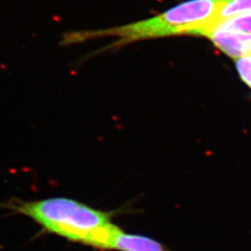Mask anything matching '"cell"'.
Returning a JSON list of instances; mask_svg holds the SVG:
<instances>
[{"mask_svg":"<svg viewBox=\"0 0 251 251\" xmlns=\"http://www.w3.org/2000/svg\"><path fill=\"white\" fill-rule=\"evenodd\" d=\"M117 251H171L159 241L136 234L126 233L118 228L113 235L110 250Z\"/></svg>","mask_w":251,"mask_h":251,"instance_id":"4","label":"cell"},{"mask_svg":"<svg viewBox=\"0 0 251 251\" xmlns=\"http://www.w3.org/2000/svg\"><path fill=\"white\" fill-rule=\"evenodd\" d=\"M17 209L49 233L99 249L110 250L119 228L112 222V213L65 197L27 202Z\"/></svg>","mask_w":251,"mask_h":251,"instance_id":"1","label":"cell"},{"mask_svg":"<svg viewBox=\"0 0 251 251\" xmlns=\"http://www.w3.org/2000/svg\"><path fill=\"white\" fill-rule=\"evenodd\" d=\"M243 13H251V0H223L216 22Z\"/></svg>","mask_w":251,"mask_h":251,"instance_id":"6","label":"cell"},{"mask_svg":"<svg viewBox=\"0 0 251 251\" xmlns=\"http://www.w3.org/2000/svg\"><path fill=\"white\" fill-rule=\"evenodd\" d=\"M223 0H189L157 16L127 25L101 31L72 32L63 36L62 44H72L102 36H113V46L147 38L175 35L204 36L218 19Z\"/></svg>","mask_w":251,"mask_h":251,"instance_id":"2","label":"cell"},{"mask_svg":"<svg viewBox=\"0 0 251 251\" xmlns=\"http://www.w3.org/2000/svg\"><path fill=\"white\" fill-rule=\"evenodd\" d=\"M235 66L241 79L251 87V54L235 60Z\"/></svg>","mask_w":251,"mask_h":251,"instance_id":"7","label":"cell"},{"mask_svg":"<svg viewBox=\"0 0 251 251\" xmlns=\"http://www.w3.org/2000/svg\"><path fill=\"white\" fill-rule=\"evenodd\" d=\"M204 36H207L216 47L231 58L237 60L251 54V33L214 28Z\"/></svg>","mask_w":251,"mask_h":251,"instance_id":"3","label":"cell"},{"mask_svg":"<svg viewBox=\"0 0 251 251\" xmlns=\"http://www.w3.org/2000/svg\"><path fill=\"white\" fill-rule=\"evenodd\" d=\"M214 28L226 29L231 30V31L244 33H251V13H243L224 19V20H220L218 22H216L211 28H209L207 32Z\"/></svg>","mask_w":251,"mask_h":251,"instance_id":"5","label":"cell"}]
</instances>
